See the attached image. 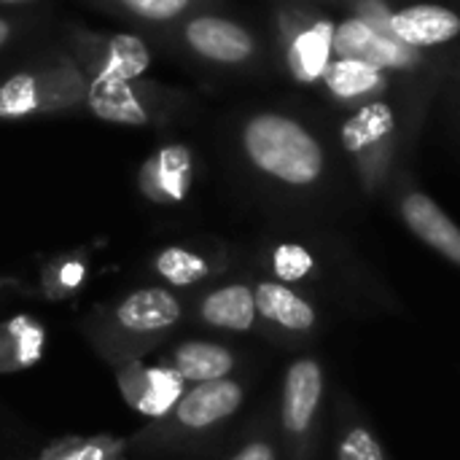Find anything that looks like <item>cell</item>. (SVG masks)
Returning a JSON list of instances; mask_svg holds the SVG:
<instances>
[{
  "label": "cell",
  "mask_w": 460,
  "mask_h": 460,
  "mask_svg": "<svg viewBox=\"0 0 460 460\" xmlns=\"http://www.w3.org/2000/svg\"><path fill=\"white\" fill-rule=\"evenodd\" d=\"M240 143L259 172L286 186H313L323 175V146L302 121L286 113L264 111L251 116L243 124Z\"/></svg>",
  "instance_id": "6da1fadb"
},
{
  "label": "cell",
  "mask_w": 460,
  "mask_h": 460,
  "mask_svg": "<svg viewBox=\"0 0 460 460\" xmlns=\"http://www.w3.org/2000/svg\"><path fill=\"white\" fill-rule=\"evenodd\" d=\"M86 100V78L73 62L19 70L0 84V119L54 113Z\"/></svg>",
  "instance_id": "7a4b0ae2"
},
{
  "label": "cell",
  "mask_w": 460,
  "mask_h": 460,
  "mask_svg": "<svg viewBox=\"0 0 460 460\" xmlns=\"http://www.w3.org/2000/svg\"><path fill=\"white\" fill-rule=\"evenodd\" d=\"M243 402H245V388L232 377L197 383L194 388L183 391V396L167 412V423L186 434H202L237 415Z\"/></svg>",
  "instance_id": "3957f363"
},
{
  "label": "cell",
  "mask_w": 460,
  "mask_h": 460,
  "mask_svg": "<svg viewBox=\"0 0 460 460\" xmlns=\"http://www.w3.org/2000/svg\"><path fill=\"white\" fill-rule=\"evenodd\" d=\"M183 43L208 62L216 65H243L256 54V38L240 22L199 13L183 24Z\"/></svg>",
  "instance_id": "277c9868"
},
{
  "label": "cell",
  "mask_w": 460,
  "mask_h": 460,
  "mask_svg": "<svg viewBox=\"0 0 460 460\" xmlns=\"http://www.w3.org/2000/svg\"><path fill=\"white\" fill-rule=\"evenodd\" d=\"M323 402V369L315 358H296L283 377L280 423L288 439L302 442L318 418Z\"/></svg>",
  "instance_id": "5b68a950"
},
{
  "label": "cell",
  "mask_w": 460,
  "mask_h": 460,
  "mask_svg": "<svg viewBox=\"0 0 460 460\" xmlns=\"http://www.w3.org/2000/svg\"><path fill=\"white\" fill-rule=\"evenodd\" d=\"M86 105L97 119L113 124L146 127L151 121V113L140 100L135 81L105 67H92V75L86 81Z\"/></svg>",
  "instance_id": "8992f818"
},
{
  "label": "cell",
  "mask_w": 460,
  "mask_h": 460,
  "mask_svg": "<svg viewBox=\"0 0 460 460\" xmlns=\"http://www.w3.org/2000/svg\"><path fill=\"white\" fill-rule=\"evenodd\" d=\"M113 318L119 329L127 334L154 337L178 326V321L183 318V305L172 291L151 286V288H137L127 294L113 307Z\"/></svg>",
  "instance_id": "52a82bcc"
},
{
  "label": "cell",
  "mask_w": 460,
  "mask_h": 460,
  "mask_svg": "<svg viewBox=\"0 0 460 460\" xmlns=\"http://www.w3.org/2000/svg\"><path fill=\"white\" fill-rule=\"evenodd\" d=\"M399 213L407 229L426 243L431 251L460 267V226L423 191H410L402 197Z\"/></svg>",
  "instance_id": "ba28073f"
},
{
  "label": "cell",
  "mask_w": 460,
  "mask_h": 460,
  "mask_svg": "<svg viewBox=\"0 0 460 460\" xmlns=\"http://www.w3.org/2000/svg\"><path fill=\"white\" fill-rule=\"evenodd\" d=\"M391 35L407 49H429L450 43L460 35V13L447 5L415 3L391 16Z\"/></svg>",
  "instance_id": "9c48e42d"
},
{
  "label": "cell",
  "mask_w": 460,
  "mask_h": 460,
  "mask_svg": "<svg viewBox=\"0 0 460 460\" xmlns=\"http://www.w3.org/2000/svg\"><path fill=\"white\" fill-rule=\"evenodd\" d=\"M334 54L364 59L380 70L412 65V54L404 43L377 32V27H372L364 19H348L334 27Z\"/></svg>",
  "instance_id": "30bf717a"
},
{
  "label": "cell",
  "mask_w": 460,
  "mask_h": 460,
  "mask_svg": "<svg viewBox=\"0 0 460 460\" xmlns=\"http://www.w3.org/2000/svg\"><path fill=\"white\" fill-rule=\"evenodd\" d=\"M119 385L124 399L146 418H167L175 402L183 396V380L170 367H127L119 372Z\"/></svg>",
  "instance_id": "8fae6325"
},
{
  "label": "cell",
  "mask_w": 460,
  "mask_h": 460,
  "mask_svg": "<svg viewBox=\"0 0 460 460\" xmlns=\"http://www.w3.org/2000/svg\"><path fill=\"white\" fill-rule=\"evenodd\" d=\"M164 367H170L183 383H213L224 380L234 372L237 358L229 348L205 342V340H189L172 348V353L164 358Z\"/></svg>",
  "instance_id": "7c38bea8"
},
{
  "label": "cell",
  "mask_w": 460,
  "mask_h": 460,
  "mask_svg": "<svg viewBox=\"0 0 460 460\" xmlns=\"http://www.w3.org/2000/svg\"><path fill=\"white\" fill-rule=\"evenodd\" d=\"M253 296H256V313L280 326V329H288V332H313L315 329V310L313 305L299 296L294 288H288L286 283H275V280H264L253 288Z\"/></svg>",
  "instance_id": "4fadbf2b"
},
{
  "label": "cell",
  "mask_w": 460,
  "mask_h": 460,
  "mask_svg": "<svg viewBox=\"0 0 460 460\" xmlns=\"http://www.w3.org/2000/svg\"><path fill=\"white\" fill-rule=\"evenodd\" d=\"M256 296L245 283H229L199 302V318L224 332H251L256 323Z\"/></svg>",
  "instance_id": "5bb4252c"
},
{
  "label": "cell",
  "mask_w": 460,
  "mask_h": 460,
  "mask_svg": "<svg viewBox=\"0 0 460 460\" xmlns=\"http://www.w3.org/2000/svg\"><path fill=\"white\" fill-rule=\"evenodd\" d=\"M191 186V154L183 146H167L143 167V189L162 202H181Z\"/></svg>",
  "instance_id": "9a60e30c"
},
{
  "label": "cell",
  "mask_w": 460,
  "mask_h": 460,
  "mask_svg": "<svg viewBox=\"0 0 460 460\" xmlns=\"http://www.w3.org/2000/svg\"><path fill=\"white\" fill-rule=\"evenodd\" d=\"M334 51V24L315 22L294 35L288 46V70L299 84H315L332 65Z\"/></svg>",
  "instance_id": "2e32d148"
},
{
  "label": "cell",
  "mask_w": 460,
  "mask_h": 460,
  "mask_svg": "<svg viewBox=\"0 0 460 460\" xmlns=\"http://www.w3.org/2000/svg\"><path fill=\"white\" fill-rule=\"evenodd\" d=\"M43 353V329L30 318H13L0 326V372L32 367Z\"/></svg>",
  "instance_id": "e0dca14e"
},
{
  "label": "cell",
  "mask_w": 460,
  "mask_h": 460,
  "mask_svg": "<svg viewBox=\"0 0 460 460\" xmlns=\"http://www.w3.org/2000/svg\"><path fill=\"white\" fill-rule=\"evenodd\" d=\"M321 81L337 100H356V97H364V94L375 92L377 86H383V70L364 59L337 57L326 67Z\"/></svg>",
  "instance_id": "ac0fdd59"
},
{
  "label": "cell",
  "mask_w": 460,
  "mask_h": 460,
  "mask_svg": "<svg viewBox=\"0 0 460 460\" xmlns=\"http://www.w3.org/2000/svg\"><path fill=\"white\" fill-rule=\"evenodd\" d=\"M396 127V113L388 102H367L342 127V143L350 151H367L385 140Z\"/></svg>",
  "instance_id": "d6986e66"
},
{
  "label": "cell",
  "mask_w": 460,
  "mask_h": 460,
  "mask_svg": "<svg viewBox=\"0 0 460 460\" xmlns=\"http://www.w3.org/2000/svg\"><path fill=\"white\" fill-rule=\"evenodd\" d=\"M154 270H156V275L164 283H170L175 288H189V286L202 283L210 275L213 267L197 251H189L183 245H170V248H164V251L156 253Z\"/></svg>",
  "instance_id": "ffe728a7"
},
{
  "label": "cell",
  "mask_w": 460,
  "mask_h": 460,
  "mask_svg": "<svg viewBox=\"0 0 460 460\" xmlns=\"http://www.w3.org/2000/svg\"><path fill=\"white\" fill-rule=\"evenodd\" d=\"M148 65H151V51L135 35H108L102 40V54L94 62V67L113 70L129 81L143 75L148 70Z\"/></svg>",
  "instance_id": "44dd1931"
},
{
  "label": "cell",
  "mask_w": 460,
  "mask_h": 460,
  "mask_svg": "<svg viewBox=\"0 0 460 460\" xmlns=\"http://www.w3.org/2000/svg\"><path fill=\"white\" fill-rule=\"evenodd\" d=\"M127 16H135L148 24H170L191 11L197 0H108Z\"/></svg>",
  "instance_id": "7402d4cb"
},
{
  "label": "cell",
  "mask_w": 460,
  "mask_h": 460,
  "mask_svg": "<svg viewBox=\"0 0 460 460\" xmlns=\"http://www.w3.org/2000/svg\"><path fill=\"white\" fill-rule=\"evenodd\" d=\"M40 460H116L108 439H65L49 447Z\"/></svg>",
  "instance_id": "603a6c76"
},
{
  "label": "cell",
  "mask_w": 460,
  "mask_h": 460,
  "mask_svg": "<svg viewBox=\"0 0 460 460\" xmlns=\"http://www.w3.org/2000/svg\"><path fill=\"white\" fill-rule=\"evenodd\" d=\"M337 460H385V453L369 429L353 426L337 447Z\"/></svg>",
  "instance_id": "cb8c5ba5"
},
{
  "label": "cell",
  "mask_w": 460,
  "mask_h": 460,
  "mask_svg": "<svg viewBox=\"0 0 460 460\" xmlns=\"http://www.w3.org/2000/svg\"><path fill=\"white\" fill-rule=\"evenodd\" d=\"M272 264H275V272L278 278L283 280H299L310 272L313 267V259L310 253L302 248V245H280L272 256Z\"/></svg>",
  "instance_id": "d4e9b609"
},
{
  "label": "cell",
  "mask_w": 460,
  "mask_h": 460,
  "mask_svg": "<svg viewBox=\"0 0 460 460\" xmlns=\"http://www.w3.org/2000/svg\"><path fill=\"white\" fill-rule=\"evenodd\" d=\"M84 278H86V267H84V261H78V259H67V261H62L59 267H57V286L65 291H73V288H78L81 283H84Z\"/></svg>",
  "instance_id": "484cf974"
},
{
  "label": "cell",
  "mask_w": 460,
  "mask_h": 460,
  "mask_svg": "<svg viewBox=\"0 0 460 460\" xmlns=\"http://www.w3.org/2000/svg\"><path fill=\"white\" fill-rule=\"evenodd\" d=\"M229 460H278V450L270 439H251Z\"/></svg>",
  "instance_id": "4316f807"
},
{
  "label": "cell",
  "mask_w": 460,
  "mask_h": 460,
  "mask_svg": "<svg viewBox=\"0 0 460 460\" xmlns=\"http://www.w3.org/2000/svg\"><path fill=\"white\" fill-rule=\"evenodd\" d=\"M11 32H13V27H11V22L8 19H3L0 16V49L11 40Z\"/></svg>",
  "instance_id": "83f0119b"
},
{
  "label": "cell",
  "mask_w": 460,
  "mask_h": 460,
  "mask_svg": "<svg viewBox=\"0 0 460 460\" xmlns=\"http://www.w3.org/2000/svg\"><path fill=\"white\" fill-rule=\"evenodd\" d=\"M0 3H8V5H13V3H32V0H0Z\"/></svg>",
  "instance_id": "f1b7e54d"
}]
</instances>
